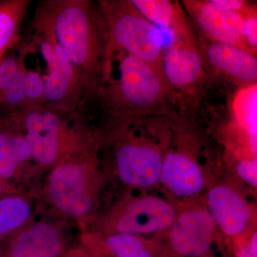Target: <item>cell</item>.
Instances as JSON below:
<instances>
[{
    "mask_svg": "<svg viewBox=\"0 0 257 257\" xmlns=\"http://www.w3.org/2000/svg\"><path fill=\"white\" fill-rule=\"evenodd\" d=\"M56 40L68 57L86 92L94 99L105 81L109 42L97 1L43 0Z\"/></svg>",
    "mask_w": 257,
    "mask_h": 257,
    "instance_id": "cell-1",
    "label": "cell"
},
{
    "mask_svg": "<svg viewBox=\"0 0 257 257\" xmlns=\"http://www.w3.org/2000/svg\"><path fill=\"white\" fill-rule=\"evenodd\" d=\"M109 120L166 114L167 84L152 66L123 50L109 52L106 78L92 100Z\"/></svg>",
    "mask_w": 257,
    "mask_h": 257,
    "instance_id": "cell-2",
    "label": "cell"
},
{
    "mask_svg": "<svg viewBox=\"0 0 257 257\" xmlns=\"http://www.w3.org/2000/svg\"><path fill=\"white\" fill-rule=\"evenodd\" d=\"M97 3L109 42L108 52L120 50L135 56L152 66L165 82L162 53L172 42L170 35L149 21L130 0H99Z\"/></svg>",
    "mask_w": 257,
    "mask_h": 257,
    "instance_id": "cell-3",
    "label": "cell"
},
{
    "mask_svg": "<svg viewBox=\"0 0 257 257\" xmlns=\"http://www.w3.org/2000/svg\"><path fill=\"white\" fill-rule=\"evenodd\" d=\"M32 26L34 43L39 47L47 67L44 79L46 105L68 115L82 111L86 102L85 90L68 57L57 43L50 16L40 3Z\"/></svg>",
    "mask_w": 257,
    "mask_h": 257,
    "instance_id": "cell-4",
    "label": "cell"
},
{
    "mask_svg": "<svg viewBox=\"0 0 257 257\" xmlns=\"http://www.w3.org/2000/svg\"><path fill=\"white\" fill-rule=\"evenodd\" d=\"M162 69L172 107L192 112L202 99L209 77L199 39L171 42L162 51Z\"/></svg>",
    "mask_w": 257,
    "mask_h": 257,
    "instance_id": "cell-5",
    "label": "cell"
},
{
    "mask_svg": "<svg viewBox=\"0 0 257 257\" xmlns=\"http://www.w3.org/2000/svg\"><path fill=\"white\" fill-rule=\"evenodd\" d=\"M8 116L23 130L32 158L40 165H52L67 151L73 141L67 121L71 115L47 105L27 106Z\"/></svg>",
    "mask_w": 257,
    "mask_h": 257,
    "instance_id": "cell-6",
    "label": "cell"
},
{
    "mask_svg": "<svg viewBox=\"0 0 257 257\" xmlns=\"http://www.w3.org/2000/svg\"><path fill=\"white\" fill-rule=\"evenodd\" d=\"M180 4L192 18L199 37L209 42L240 47L253 54L243 40V15L224 9L211 0H182Z\"/></svg>",
    "mask_w": 257,
    "mask_h": 257,
    "instance_id": "cell-7",
    "label": "cell"
},
{
    "mask_svg": "<svg viewBox=\"0 0 257 257\" xmlns=\"http://www.w3.org/2000/svg\"><path fill=\"white\" fill-rule=\"evenodd\" d=\"M198 39L209 72L239 88L257 84L256 55L240 47Z\"/></svg>",
    "mask_w": 257,
    "mask_h": 257,
    "instance_id": "cell-8",
    "label": "cell"
},
{
    "mask_svg": "<svg viewBox=\"0 0 257 257\" xmlns=\"http://www.w3.org/2000/svg\"><path fill=\"white\" fill-rule=\"evenodd\" d=\"M84 166L74 161L57 165L50 174L49 192L55 207L67 214L82 216L92 207L87 192Z\"/></svg>",
    "mask_w": 257,
    "mask_h": 257,
    "instance_id": "cell-9",
    "label": "cell"
},
{
    "mask_svg": "<svg viewBox=\"0 0 257 257\" xmlns=\"http://www.w3.org/2000/svg\"><path fill=\"white\" fill-rule=\"evenodd\" d=\"M163 160L158 147L135 140L120 145L115 155L120 178L138 187H150L160 180Z\"/></svg>",
    "mask_w": 257,
    "mask_h": 257,
    "instance_id": "cell-10",
    "label": "cell"
},
{
    "mask_svg": "<svg viewBox=\"0 0 257 257\" xmlns=\"http://www.w3.org/2000/svg\"><path fill=\"white\" fill-rule=\"evenodd\" d=\"M216 224L207 211H185L172 224L170 242L177 254L206 257L211 251Z\"/></svg>",
    "mask_w": 257,
    "mask_h": 257,
    "instance_id": "cell-11",
    "label": "cell"
},
{
    "mask_svg": "<svg viewBox=\"0 0 257 257\" xmlns=\"http://www.w3.org/2000/svg\"><path fill=\"white\" fill-rule=\"evenodd\" d=\"M176 220L174 207L164 199L147 197L130 204L116 224L118 232L149 234L169 229Z\"/></svg>",
    "mask_w": 257,
    "mask_h": 257,
    "instance_id": "cell-12",
    "label": "cell"
},
{
    "mask_svg": "<svg viewBox=\"0 0 257 257\" xmlns=\"http://www.w3.org/2000/svg\"><path fill=\"white\" fill-rule=\"evenodd\" d=\"M208 212L223 232L229 236L242 234L252 217V210L242 197L227 186L220 185L209 191Z\"/></svg>",
    "mask_w": 257,
    "mask_h": 257,
    "instance_id": "cell-13",
    "label": "cell"
},
{
    "mask_svg": "<svg viewBox=\"0 0 257 257\" xmlns=\"http://www.w3.org/2000/svg\"><path fill=\"white\" fill-rule=\"evenodd\" d=\"M62 251L58 231L45 222L32 225L0 245V257H57Z\"/></svg>",
    "mask_w": 257,
    "mask_h": 257,
    "instance_id": "cell-14",
    "label": "cell"
},
{
    "mask_svg": "<svg viewBox=\"0 0 257 257\" xmlns=\"http://www.w3.org/2000/svg\"><path fill=\"white\" fill-rule=\"evenodd\" d=\"M152 24L168 34L173 41H198L186 12L179 2L170 0H130Z\"/></svg>",
    "mask_w": 257,
    "mask_h": 257,
    "instance_id": "cell-15",
    "label": "cell"
},
{
    "mask_svg": "<svg viewBox=\"0 0 257 257\" xmlns=\"http://www.w3.org/2000/svg\"><path fill=\"white\" fill-rule=\"evenodd\" d=\"M160 180L176 197L199 194L204 185L202 171L196 161L182 151L167 152L164 157Z\"/></svg>",
    "mask_w": 257,
    "mask_h": 257,
    "instance_id": "cell-16",
    "label": "cell"
},
{
    "mask_svg": "<svg viewBox=\"0 0 257 257\" xmlns=\"http://www.w3.org/2000/svg\"><path fill=\"white\" fill-rule=\"evenodd\" d=\"M32 158L23 132L8 115L0 113V178L10 179Z\"/></svg>",
    "mask_w": 257,
    "mask_h": 257,
    "instance_id": "cell-17",
    "label": "cell"
},
{
    "mask_svg": "<svg viewBox=\"0 0 257 257\" xmlns=\"http://www.w3.org/2000/svg\"><path fill=\"white\" fill-rule=\"evenodd\" d=\"M31 0H0V60L20 41Z\"/></svg>",
    "mask_w": 257,
    "mask_h": 257,
    "instance_id": "cell-18",
    "label": "cell"
},
{
    "mask_svg": "<svg viewBox=\"0 0 257 257\" xmlns=\"http://www.w3.org/2000/svg\"><path fill=\"white\" fill-rule=\"evenodd\" d=\"M257 84L239 88L231 105V112L235 121L245 130L248 147L256 149Z\"/></svg>",
    "mask_w": 257,
    "mask_h": 257,
    "instance_id": "cell-19",
    "label": "cell"
},
{
    "mask_svg": "<svg viewBox=\"0 0 257 257\" xmlns=\"http://www.w3.org/2000/svg\"><path fill=\"white\" fill-rule=\"evenodd\" d=\"M106 252L112 257H157L155 251L138 236L118 232L104 241Z\"/></svg>",
    "mask_w": 257,
    "mask_h": 257,
    "instance_id": "cell-20",
    "label": "cell"
},
{
    "mask_svg": "<svg viewBox=\"0 0 257 257\" xmlns=\"http://www.w3.org/2000/svg\"><path fill=\"white\" fill-rule=\"evenodd\" d=\"M31 209L23 198L9 197L0 199V238L22 226L30 217Z\"/></svg>",
    "mask_w": 257,
    "mask_h": 257,
    "instance_id": "cell-21",
    "label": "cell"
},
{
    "mask_svg": "<svg viewBox=\"0 0 257 257\" xmlns=\"http://www.w3.org/2000/svg\"><path fill=\"white\" fill-rule=\"evenodd\" d=\"M24 85L27 106L46 105L45 80L39 72L27 69Z\"/></svg>",
    "mask_w": 257,
    "mask_h": 257,
    "instance_id": "cell-22",
    "label": "cell"
},
{
    "mask_svg": "<svg viewBox=\"0 0 257 257\" xmlns=\"http://www.w3.org/2000/svg\"><path fill=\"white\" fill-rule=\"evenodd\" d=\"M243 40L253 54L257 53V8L252 3L248 11L243 15L242 27Z\"/></svg>",
    "mask_w": 257,
    "mask_h": 257,
    "instance_id": "cell-23",
    "label": "cell"
},
{
    "mask_svg": "<svg viewBox=\"0 0 257 257\" xmlns=\"http://www.w3.org/2000/svg\"><path fill=\"white\" fill-rule=\"evenodd\" d=\"M236 172L240 178L248 185L253 187L257 186L256 157L252 159H243L238 162Z\"/></svg>",
    "mask_w": 257,
    "mask_h": 257,
    "instance_id": "cell-24",
    "label": "cell"
},
{
    "mask_svg": "<svg viewBox=\"0 0 257 257\" xmlns=\"http://www.w3.org/2000/svg\"><path fill=\"white\" fill-rule=\"evenodd\" d=\"M211 3L224 9L244 15L252 3L244 0H211Z\"/></svg>",
    "mask_w": 257,
    "mask_h": 257,
    "instance_id": "cell-25",
    "label": "cell"
},
{
    "mask_svg": "<svg viewBox=\"0 0 257 257\" xmlns=\"http://www.w3.org/2000/svg\"><path fill=\"white\" fill-rule=\"evenodd\" d=\"M237 257H257V234L253 233L248 243L241 245L236 250Z\"/></svg>",
    "mask_w": 257,
    "mask_h": 257,
    "instance_id": "cell-26",
    "label": "cell"
},
{
    "mask_svg": "<svg viewBox=\"0 0 257 257\" xmlns=\"http://www.w3.org/2000/svg\"><path fill=\"white\" fill-rule=\"evenodd\" d=\"M64 257H88V256L82 251H71Z\"/></svg>",
    "mask_w": 257,
    "mask_h": 257,
    "instance_id": "cell-27",
    "label": "cell"
},
{
    "mask_svg": "<svg viewBox=\"0 0 257 257\" xmlns=\"http://www.w3.org/2000/svg\"><path fill=\"white\" fill-rule=\"evenodd\" d=\"M3 191H4V187H3V184L0 182V196L3 194Z\"/></svg>",
    "mask_w": 257,
    "mask_h": 257,
    "instance_id": "cell-28",
    "label": "cell"
}]
</instances>
